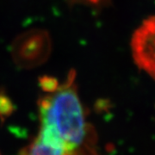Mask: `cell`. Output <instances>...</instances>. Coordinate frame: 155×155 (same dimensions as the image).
<instances>
[{"instance_id":"cell-4","label":"cell","mask_w":155,"mask_h":155,"mask_svg":"<svg viewBox=\"0 0 155 155\" xmlns=\"http://www.w3.org/2000/svg\"><path fill=\"white\" fill-rule=\"evenodd\" d=\"M59 80L54 77L44 75L39 78V85L44 93H50L56 91L60 86Z\"/></svg>"},{"instance_id":"cell-1","label":"cell","mask_w":155,"mask_h":155,"mask_svg":"<svg viewBox=\"0 0 155 155\" xmlns=\"http://www.w3.org/2000/svg\"><path fill=\"white\" fill-rule=\"evenodd\" d=\"M75 76L71 72L56 91L39 98L37 135L70 155H99L97 134L86 119Z\"/></svg>"},{"instance_id":"cell-3","label":"cell","mask_w":155,"mask_h":155,"mask_svg":"<svg viewBox=\"0 0 155 155\" xmlns=\"http://www.w3.org/2000/svg\"><path fill=\"white\" fill-rule=\"evenodd\" d=\"M131 48L136 65L155 79V16L147 18L136 29Z\"/></svg>"},{"instance_id":"cell-5","label":"cell","mask_w":155,"mask_h":155,"mask_svg":"<svg viewBox=\"0 0 155 155\" xmlns=\"http://www.w3.org/2000/svg\"><path fill=\"white\" fill-rule=\"evenodd\" d=\"M11 109L12 104L10 98L4 93H0V114L7 115L11 112Z\"/></svg>"},{"instance_id":"cell-6","label":"cell","mask_w":155,"mask_h":155,"mask_svg":"<svg viewBox=\"0 0 155 155\" xmlns=\"http://www.w3.org/2000/svg\"><path fill=\"white\" fill-rule=\"evenodd\" d=\"M90 2H91V3H93V4H97V3H98L100 0H89Z\"/></svg>"},{"instance_id":"cell-2","label":"cell","mask_w":155,"mask_h":155,"mask_svg":"<svg viewBox=\"0 0 155 155\" xmlns=\"http://www.w3.org/2000/svg\"><path fill=\"white\" fill-rule=\"evenodd\" d=\"M51 49V41L43 31H31L18 37L13 46V56L18 65L32 67L44 62Z\"/></svg>"},{"instance_id":"cell-7","label":"cell","mask_w":155,"mask_h":155,"mask_svg":"<svg viewBox=\"0 0 155 155\" xmlns=\"http://www.w3.org/2000/svg\"><path fill=\"white\" fill-rule=\"evenodd\" d=\"M0 155H1V154H0Z\"/></svg>"}]
</instances>
